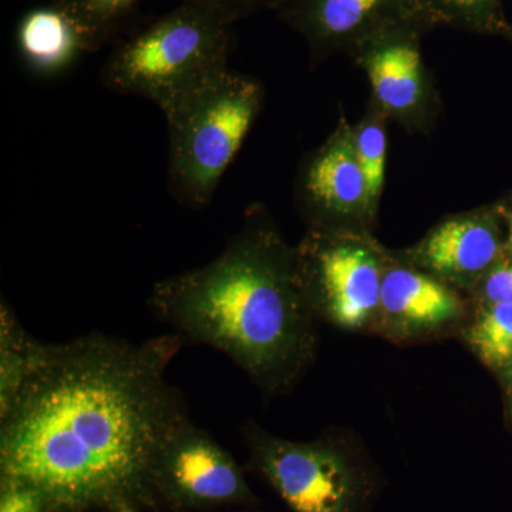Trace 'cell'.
Segmentation results:
<instances>
[{
  "mask_svg": "<svg viewBox=\"0 0 512 512\" xmlns=\"http://www.w3.org/2000/svg\"><path fill=\"white\" fill-rule=\"evenodd\" d=\"M183 342L177 333L141 343L103 333L40 342L0 412V477L37 488L50 512L150 500L157 453L190 420L167 379Z\"/></svg>",
  "mask_w": 512,
  "mask_h": 512,
  "instance_id": "cell-1",
  "label": "cell"
},
{
  "mask_svg": "<svg viewBox=\"0 0 512 512\" xmlns=\"http://www.w3.org/2000/svg\"><path fill=\"white\" fill-rule=\"evenodd\" d=\"M148 305L184 342L229 357L268 396L292 390L318 353L319 318L296 248L259 214L217 258L157 282Z\"/></svg>",
  "mask_w": 512,
  "mask_h": 512,
  "instance_id": "cell-2",
  "label": "cell"
},
{
  "mask_svg": "<svg viewBox=\"0 0 512 512\" xmlns=\"http://www.w3.org/2000/svg\"><path fill=\"white\" fill-rule=\"evenodd\" d=\"M231 19L205 0H183L120 37L101 69L104 86L170 109L228 70Z\"/></svg>",
  "mask_w": 512,
  "mask_h": 512,
  "instance_id": "cell-3",
  "label": "cell"
},
{
  "mask_svg": "<svg viewBox=\"0 0 512 512\" xmlns=\"http://www.w3.org/2000/svg\"><path fill=\"white\" fill-rule=\"evenodd\" d=\"M261 104L259 83L228 69L164 111L168 190L175 201L192 210L211 204Z\"/></svg>",
  "mask_w": 512,
  "mask_h": 512,
  "instance_id": "cell-4",
  "label": "cell"
},
{
  "mask_svg": "<svg viewBox=\"0 0 512 512\" xmlns=\"http://www.w3.org/2000/svg\"><path fill=\"white\" fill-rule=\"evenodd\" d=\"M255 470L293 512H365L376 491L359 454L332 439L292 441L272 436L255 421L241 430Z\"/></svg>",
  "mask_w": 512,
  "mask_h": 512,
  "instance_id": "cell-5",
  "label": "cell"
},
{
  "mask_svg": "<svg viewBox=\"0 0 512 512\" xmlns=\"http://www.w3.org/2000/svg\"><path fill=\"white\" fill-rule=\"evenodd\" d=\"M296 255L303 288L319 320L352 332L376 323L384 269L372 245L333 229H313Z\"/></svg>",
  "mask_w": 512,
  "mask_h": 512,
  "instance_id": "cell-6",
  "label": "cell"
},
{
  "mask_svg": "<svg viewBox=\"0 0 512 512\" xmlns=\"http://www.w3.org/2000/svg\"><path fill=\"white\" fill-rule=\"evenodd\" d=\"M175 508L207 510L254 503L241 467L210 431L185 421L164 441L150 473V494Z\"/></svg>",
  "mask_w": 512,
  "mask_h": 512,
  "instance_id": "cell-7",
  "label": "cell"
},
{
  "mask_svg": "<svg viewBox=\"0 0 512 512\" xmlns=\"http://www.w3.org/2000/svg\"><path fill=\"white\" fill-rule=\"evenodd\" d=\"M281 15L315 53L360 49L384 33L437 22L426 0H288Z\"/></svg>",
  "mask_w": 512,
  "mask_h": 512,
  "instance_id": "cell-8",
  "label": "cell"
},
{
  "mask_svg": "<svg viewBox=\"0 0 512 512\" xmlns=\"http://www.w3.org/2000/svg\"><path fill=\"white\" fill-rule=\"evenodd\" d=\"M464 302L453 289L412 268L384 271L379 328L393 339H416L460 322Z\"/></svg>",
  "mask_w": 512,
  "mask_h": 512,
  "instance_id": "cell-9",
  "label": "cell"
},
{
  "mask_svg": "<svg viewBox=\"0 0 512 512\" xmlns=\"http://www.w3.org/2000/svg\"><path fill=\"white\" fill-rule=\"evenodd\" d=\"M299 195L313 229L369 210L365 174L357 158L355 136L340 130L316 151L299 180Z\"/></svg>",
  "mask_w": 512,
  "mask_h": 512,
  "instance_id": "cell-10",
  "label": "cell"
},
{
  "mask_svg": "<svg viewBox=\"0 0 512 512\" xmlns=\"http://www.w3.org/2000/svg\"><path fill=\"white\" fill-rule=\"evenodd\" d=\"M500 252V237L493 222L461 217L433 229L414 249L413 258L437 279L466 286L490 274Z\"/></svg>",
  "mask_w": 512,
  "mask_h": 512,
  "instance_id": "cell-11",
  "label": "cell"
},
{
  "mask_svg": "<svg viewBox=\"0 0 512 512\" xmlns=\"http://www.w3.org/2000/svg\"><path fill=\"white\" fill-rule=\"evenodd\" d=\"M419 29H397L360 47L377 100L394 113L409 111L421 97Z\"/></svg>",
  "mask_w": 512,
  "mask_h": 512,
  "instance_id": "cell-12",
  "label": "cell"
},
{
  "mask_svg": "<svg viewBox=\"0 0 512 512\" xmlns=\"http://www.w3.org/2000/svg\"><path fill=\"white\" fill-rule=\"evenodd\" d=\"M18 47L30 69L42 74L62 72L83 52L76 29L53 5L30 10L23 16Z\"/></svg>",
  "mask_w": 512,
  "mask_h": 512,
  "instance_id": "cell-13",
  "label": "cell"
},
{
  "mask_svg": "<svg viewBox=\"0 0 512 512\" xmlns=\"http://www.w3.org/2000/svg\"><path fill=\"white\" fill-rule=\"evenodd\" d=\"M140 0H52L79 35L84 53L117 42L128 28Z\"/></svg>",
  "mask_w": 512,
  "mask_h": 512,
  "instance_id": "cell-14",
  "label": "cell"
},
{
  "mask_svg": "<svg viewBox=\"0 0 512 512\" xmlns=\"http://www.w3.org/2000/svg\"><path fill=\"white\" fill-rule=\"evenodd\" d=\"M40 342L23 328L5 298L0 303V412L15 399L32 369Z\"/></svg>",
  "mask_w": 512,
  "mask_h": 512,
  "instance_id": "cell-15",
  "label": "cell"
},
{
  "mask_svg": "<svg viewBox=\"0 0 512 512\" xmlns=\"http://www.w3.org/2000/svg\"><path fill=\"white\" fill-rule=\"evenodd\" d=\"M466 340L485 366H512V305H488L466 332Z\"/></svg>",
  "mask_w": 512,
  "mask_h": 512,
  "instance_id": "cell-16",
  "label": "cell"
},
{
  "mask_svg": "<svg viewBox=\"0 0 512 512\" xmlns=\"http://www.w3.org/2000/svg\"><path fill=\"white\" fill-rule=\"evenodd\" d=\"M357 158L365 174L367 200L375 205L382 191L386 168V134L379 124L369 123L355 136Z\"/></svg>",
  "mask_w": 512,
  "mask_h": 512,
  "instance_id": "cell-17",
  "label": "cell"
},
{
  "mask_svg": "<svg viewBox=\"0 0 512 512\" xmlns=\"http://www.w3.org/2000/svg\"><path fill=\"white\" fill-rule=\"evenodd\" d=\"M437 22L463 28H488L494 20L498 0H426Z\"/></svg>",
  "mask_w": 512,
  "mask_h": 512,
  "instance_id": "cell-18",
  "label": "cell"
},
{
  "mask_svg": "<svg viewBox=\"0 0 512 512\" xmlns=\"http://www.w3.org/2000/svg\"><path fill=\"white\" fill-rule=\"evenodd\" d=\"M0 512H50L45 495L32 485L2 478Z\"/></svg>",
  "mask_w": 512,
  "mask_h": 512,
  "instance_id": "cell-19",
  "label": "cell"
},
{
  "mask_svg": "<svg viewBox=\"0 0 512 512\" xmlns=\"http://www.w3.org/2000/svg\"><path fill=\"white\" fill-rule=\"evenodd\" d=\"M481 295L487 305H512V265L494 268L485 276Z\"/></svg>",
  "mask_w": 512,
  "mask_h": 512,
  "instance_id": "cell-20",
  "label": "cell"
},
{
  "mask_svg": "<svg viewBox=\"0 0 512 512\" xmlns=\"http://www.w3.org/2000/svg\"><path fill=\"white\" fill-rule=\"evenodd\" d=\"M205 2L221 10L235 23L264 8L281 9L288 0H205Z\"/></svg>",
  "mask_w": 512,
  "mask_h": 512,
  "instance_id": "cell-21",
  "label": "cell"
},
{
  "mask_svg": "<svg viewBox=\"0 0 512 512\" xmlns=\"http://www.w3.org/2000/svg\"><path fill=\"white\" fill-rule=\"evenodd\" d=\"M119 512H137L134 510L133 504H123L121 507L117 508Z\"/></svg>",
  "mask_w": 512,
  "mask_h": 512,
  "instance_id": "cell-22",
  "label": "cell"
},
{
  "mask_svg": "<svg viewBox=\"0 0 512 512\" xmlns=\"http://www.w3.org/2000/svg\"><path fill=\"white\" fill-rule=\"evenodd\" d=\"M507 248H508V251H510L512 254V218L510 221V234H508Z\"/></svg>",
  "mask_w": 512,
  "mask_h": 512,
  "instance_id": "cell-23",
  "label": "cell"
},
{
  "mask_svg": "<svg viewBox=\"0 0 512 512\" xmlns=\"http://www.w3.org/2000/svg\"><path fill=\"white\" fill-rule=\"evenodd\" d=\"M510 403H511V407H512V380H511V384H510Z\"/></svg>",
  "mask_w": 512,
  "mask_h": 512,
  "instance_id": "cell-24",
  "label": "cell"
}]
</instances>
